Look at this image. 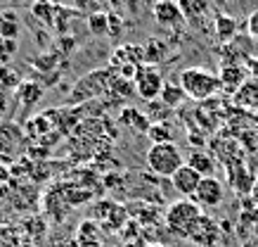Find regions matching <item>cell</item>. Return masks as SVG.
Returning <instances> with one entry per match:
<instances>
[{
    "mask_svg": "<svg viewBox=\"0 0 258 247\" xmlns=\"http://www.w3.org/2000/svg\"><path fill=\"white\" fill-rule=\"evenodd\" d=\"M178 86L182 88V93L192 100H209L216 95V90L220 88V79L216 74L202 67H187L180 72Z\"/></svg>",
    "mask_w": 258,
    "mask_h": 247,
    "instance_id": "6da1fadb",
    "label": "cell"
},
{
    "mask_svg": "<svg viewBox=\"0 0 258 247\" xmlns=\"http://www.w3.org/2000/svg\"><path fill=\"white\" fill-rule=\"evenodd\" d=\"M202 207L197 205L195 200H178L173 202L171 207L166 209V226L173 235H180V238L187 240V233L192 231L195 221L202 216Z\"/></svg>",
    "mask_w": 258,
    "mask_h": 247,
    "instance_id": "7a4b0ae2",
    "label": "cell"
},
{
    "mask_svg": "<svg viewBox=\"0 0 258 247\" xmlns=\"http://www.w3.org/2000/svg\"><path fill=\"white\" fill-rule=\"evenodd\" d=\"M185 164L180 147L175 143H161V145H152L147 150V167L154 171L157 176L171 178L180 167Z\"/></svg>",
    "mask_w": 258,
    "mask_h": 247,
    "instance_id": "3957f363",
    "label": "cell"
},
{
    "mask_svg": "<svg viewBox=\"0 0 258 247\" xmlns=\"http://www.w3.org/2000/svg\"><path fill=\"white\" fill-rule=\"evenodd\" d=\"M111 81H114V69H97V72H90L88 76L74 86L71 90V103H81V100H88V97H95L109 90Z\"/></svg>",
    "mask_w": 258,
    "mask_h": 247,
    "instance_id": "277c9868",
    "label": "cell"
},
{
    "mask_svg": "<svg viewBox=\"0 0 258 247\" xmlns=\"http://www.w3.org/2000/svg\"><path fill=\"white\" fill-rule=\"evenodd\" d=\"M133 83H135V95L142 97V100H149V103L161 97V90L166 86L159 69L157 67H149V64H142L140 69L135 72Z\"/></svg>",
    "mask_w": 258,
    "mask_h": 247,
    "instance_id": "5b68a950",
    "label": "cell"
},
{
    "mask_svg": "<svg viewBox=\"0 0 258 247\" xmlns=\"http://www.w3.org/2000/svg\"><path fill=\"white\" fill-rule=\"evenodd\" d=\"M187 240L192 242V245H197V247H216L218 245V240H220L218 221L211 219L209 214H202L195 221L192 231L187 233Z\"/></svg>",
    "mask_w": 258,
    "mask_h": 247,
    "instance_id": "8992f818",
    "label": "cell"
},
{
    "mask_svg": "<svg viewBox=\"0 0 258 247\" xmlns=\"http://www.w3.org/2000/svg\"><path fill=\"white\" fill-rule=\"evenodd\" d=\"M223 197H225V185L220 183L216 176H209V178H202V183H199V188H197V192L192 195V200H195L199 207H218L220 202H223Z\"/></svg>",
    "mask_w": 258,
    "mask_h": 247,
    "instance_id": "52a82bcc",
    "label": "cell"
},
{
    "mask_svg": "<svg viewBox=\"0 0 258 247\" xmlns=\"http://www.w3.org/2000/svg\"><path fill=\"white\" fill-rule=\"evenodd\" d=\"M171 183L182 200H192V195H195L199 183H202V174L195 171L189 164H182V167L171 176Z\"/></svg>",
    "mask_w": 258,
    "mask_h": 247,
    "instance_id": "ba28073f",
    "label": "cell"
},
{
    "mask_svg": "<svg viewBox=\"0 0 258 247\" xmlns=\"http://www.w3.org/2000/svg\"><path fill=\"white\" fill-rule=\"evenodd\" d=\"M152 17L159 26H166V29H175L180 26V22H185L178 8V0H157L152 8Z\"/></svg>",
    "mask_w": 258,
    "mask_h": 247,
    "instance_id": "9c48e42d",
    "label": "cell"
},
{
    "mask_svg": "<svg viewBox=\"0 0 258 247\" xmlns=\"http://www.w3.org/2000/svg\"><path fill=\"white\" fill-rule=\"evenodd\" d=\"M24 145V131L15 121L0 124V152L3 155H17Z\"/></svg>",
    "mask_w": 258,
    "mask_h": 247,
    "instance_id": "30bf717a",
    "label": "cell"
},
{
    "mask_svg": "<svg viewBox=\"0 0 258 247\" xmlns=\"http://www.w3.org/2000/svg\"><path fill=\"white\" fill-rule=\"evenodd\" d=\"M22 22L15 10H0V40H17Z\"/></svg>",
    "mask_w": 258,
    "mask_h": 247,
    "instance_id": "8fae6325",
    "label": "cell"
},
{
    "mask_svg": "<svg viewBox=\"0 0 258 247\" xmlns=\"http://www.w3.org/2000/svg\"><path fill=\"white\" fill-rule=\"evenodd\" d=\"M79 247H102V228L95 221H83L76 233Z\"/></svg>",
    "mask_w": 258,
    "mask_h": 247,
    "instance_id": "7c38bea8",
    "label": "cell"
},
{
    "mask_svg": "<svg viewBox=\"0 0 258 247\" xmlns=\"http://www.w3.org/2000/svg\"><path fill=\"white\" fill-rule=\"evenodd\" d=\"M209 0H178V8L185 22H199L209 12Z\"/></svg>",
    "mask_w": 258,
    "mask_h": 247,
    "instance_id": "4fadbf2b",
    "label": "cell"
},
{
    "mask_svg": "<svg viewBox=\"0 0 258 247\" xmlns=\"http://www.w3.org/2000/svg\"><path fill=\"white\" fill-rule=\"evenodd\" d=\"M17 97H19V103L24 105V107H31V105H36L43 97V88L36 83V81H24V83H19V88H17Z\"/></svg>",
    "mask_w": 258,
    "mask_h": 247,
    "instance_id": "5bb4252c",
    "label": "cell"
},
{
    "mask_svg": "<svg viewBox=\"0 0 258 247\" xmlns=\"http://www.w3.org/2000/svg\"><path fill=\"white\" fill-rule=\"evenodd\" d=\"M185 164H189V167L195 169V171H199L202 174V178H209V176L213 174V160H211V155L209 152H189V157Z\"/></svg>",
    "mask_w": 258,
    "mask_h": 247,
    "instance_id": "9a60e30c",
    "label": "cell"
},
{
    "mask_svg": "<svg viewBox=\"0 0 258 247\" xmlns=\"http://www.w3.org/2000/svg\"><path fill=\"white\" fill-rule=\"evenodd\" d=\"M244 76H246V74H244V69H239V67H225L218 79H220V86H225L227 90H235L237 86H242Z\"/></svg>",
    "mask_w": 258,
    "mask_h": 247,
    "instance_id": "2e32d148",
    "label": "cell"
},
{
    "mask_svg": "<svg viewBox=\"0 0 258 247\" xmlns=\"http://www.w3.org/2000/svg\"><path fill=\"white\" fill-rule=\"evenodd\" d=\"M216 33H218L220 40L235 38V33H237V22L232 19V17H227V15H218V17H216Z\"/></svg>",
    "mask_w": 258,
    "mask_h": 247,
    "instance_id": "e0dca14e",
    "label": "cell"
},
{
    "mask_svg": "<svg viewBox=\"0 0 258 247\" xmlns=\"http://www.w3.org/2000/svg\"><path fill=\"white\" fill-rule=\"evenodd\" d=\"M88 29L93 36H104L109 33V15L107 12H95L88 17Z\"/></svg>",
    "mask_w": 258,
    "mask_h": 247,
    "instance_id": "ac0fdd59",
    "label": "cell"
},
{
    "mask_svg": "<svg viewBox=\"0 0 258 247\" xmlns=\"http://www.w3.org/2000/svg\"><path fill=\"white\" fill-rule=\"evenodd\" d=\"M182 97H185V93H182V88H180L178 83H166L164 90H161V103H164L168 110L178 107Z\"/></svg>",
    "mask_w": 258,
    "mask_h": 247,
    "instance_id": "d6986e66",
    "label": "cell"
},
{
    "mask_svg": "<svg viewBox=\"0 0 258 247\" xmlns=\"http://www.w3.org/2000/svg\"><path fill=\"white\" fill-rule=\"evenodd\" d=\"M147 136L154 140V145H161V143H173V131L168 124H152L147 131Z\"/></svg>",
    "mask_w": 258,
    "mask_h": 247,
    "instance_id": "ffe728a7",
    "label": "cell"
},
{
    "mask_svg": "<svg viewBox=\"0 0 258 247\" xmlns=\"http://www.w3.org/2000/svg\"><path fill=\"white\" fill-rule=\"evenodd\" d=\"M22 240H19V233L12 228V226H0V247H19Z\"/></svg>",
    "mask_w": 258,
    "mask_h": 247,
    "instance_id": "44dd1931",
    "label": "cell"
},
{
    "mask_svg": "<svg viewBox=\"0 0 258 247\" xmlns=\"http://www.w3.org/2000/svg\"><path fill=\"white\" fill-rule=\"evenodd\" d=\"M19 79H17V72H12L10 67H0V93L8 90V88L17 86Z\"/></svg>",
    "mask_w": 258,
    "mask_h": 247,
    "instance_id": "7402d4cb",
    "label": "cell"
},
{
    "mask_svg": "<svg viewBox=\"0 0 258 247\" xmlns=\"http://www.w3.org/2000/svg\"><path fill=\"white\" fill-rule=\"evenodd\" d=\"M246 31H249V36L258 43V10L256 12H251L249 19H246Z\"/></svg>",
    "mask_w": 258,
    "mask_h": 247,
    "instance_id": "603a6c76",
    "label": "cell"
},
{
    "mask_svg": "<svg viewBox=\"0 0 258 247\" xmlns=\"http://www.w3.org/2000/svg\"><path fill=\"white\" fill-rule=\"evenodd\" d=\"M17 50V40H0V57L5 60Z\"/></svg>",
    "mask_w": 258,
    "mask_h": 247,
    "instance_id": "cb8c5ba5",
    "label": "cell"
},
{
    "mask_svg": "<svg viewBox=\"0 0 258 247\" xmlns=\"http://www.w3.org/2000/svg\"><path fill=\"white\" fill-rule=\"evenodd\" d=\"M109 36H121V19L116 15H109Z\"/></svg>",
    "mask_w": 258,
    "mask_h": 247,
    "instance_id": "d4e9b609",
    "label": "cell"
},
{
    "mask_svg": "<svg viewBox=\"0 0 258 247\" xmlns=\"http://www.w3.org/2000/svg\"><path fill=\"white\" fill-rule=\"evenodd\" d=\"M251 197H253V202L258 205V178H256V183H253V188H251Z\"/></svg>",
    "mask_w": 258,
    "mask_h": 247,
    "instance_id": "484cf974",
    "label": "cell"
},
{
    "mask_svg": "<svg viewBox=\"0 0 258 247\" xmlns=\"http://www.w3.org/2000/svg\"><path fill=\"white\" fill-rule=\"evenodd\" d=\"M12 5H33V0H8Z\"/></svg>",
    "mask_w": 258,
    "mask_h": 247,
    "instance_id": "4316f807",
    "label": "cell"
},
{
    "mask_svg": "<svg viewBox=\"0 0 258 247\" xmlns=\"http://www.w3.org/2000/svg\"><path fill=\"white\" fill-rule=\"evenodd\" d=\"M19 247H33V245H31V242H29V245H26V242H22V245H19Z\"/></svg>",
    "mask_w": 258,
    "mask_h": 247,
    "instance_id": "83f0119b",
    "label": "cell"
},
{
    "mask_svg": "<svg viewBox=\"0 0 258 247\" xmlns=\"http://www.w3.org/2000/svg\"><path fill=\"white\" fill-rule=\"evenodd\" d=\"M50 3H59V0H50Z\"/></svg>",
    "mask_w": 258,
    "mask_h": 247,
    "instance_id": "f1b7e54d",
    "label": "cell"
}]
</instances>
